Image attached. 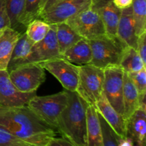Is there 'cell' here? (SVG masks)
<instances>
[{
	"instance_id": "9",
	"label": "cell",
	"mask_w": 146,
	"mask_h": 146,
	"mask_svg": "<svg viewBox=\"0 0 146 146\" xmlns=\"http://www.w3.org/2000/svg\"><path fill=\"white\" fill-rule=\"evenodd\" d=\"M40 65L56 78L66 91H76L79 78V66L71 64L61 56L41 63Z\"/></svg>"
},
{
	"instance_id": "14",
	"label": "cell",
	"mask_w": 146,
	"mask_h": 146,
	"mask_svg": "<svg viewBox=\"0 0 146 146\" xmlns=\"http://www.w3.org/2000/svg\"><path fill=\"white\" fill-rule=\"evenodd\" d=\"M95 108L118 136H126V120L113 108L104 92L96 103Z\"/></svg>"
},
{
	"instance_id": "36",
	"label": "cell",
	"mask_w": 146,
	"mask_h": 146,
	"mask_svg": "<svg viewBox=\"0 0 146 146\" xmlns=\"http://www.w3.org/2000/svg\"><path fill=\"white\" fill-rule=\"evenodd\" d=\"M118 146H135L133 141L127 137L121 138L119 137L118 141Z\"/></svg>"
},
{
	"instance_id": "16",
	"label": "cell",
	"mask_w": 146,
	"mask_h": 146,
	"mask_svg": "<svg viewBox=\"0 0 146 146\" xmlns=\"http://www.w3.org/2000/svg\"><path fill=\"white\" fill-rule=\"evenodd\" d=\"M117 37L126 46L137 48L138 36L135 33L131 6L121 11L117 29Z\"/></svg>"
},
{
	"instance_id": "22",
	"label": "cell",
	"mask_w": 146,
	"mask_h": 146,
	"mask_svg": "<svg viewBox=\"0 0 146 146\" xmlns=\"http://www.w3.org/2000/svg\"><path fill=\"white\" fill-rule=\"evenodd\" d=\"M82 37L66 22L56 24V40L61 56Z\"/></svg>"
},
{
	"instance_id": "15",
	"label": "cell",
	"mask_w": 146,
	"mask_h": 146,
	"mask_svg": "<svg viewBox=\"0 0 146 146\" xmlns=\"http://www.w3.org/2000/svg\"><path fill=\"white\" fill-rule=\"evenodd\" d=\"M146 109L138 108L126 120V136L135 146L146 145Z\"/></svg>"
},
{
	"instance_id": "34",
	"label": "cell",
	"mask_w": 146,
	"mask_h": 146,
	"mask_svg": "<svg viewBox=\"0 0 146 146\" xmlns=\"http://www.w3.org/2000/svg\"><path fill=\"white\" fill-rule=\"evenodd\" d=\"M61 1H62V0H43L42 5H41V15L44 14V13L46 12L48 9H50L51 7H54L55 4L60 2Z\"/></svg>"
},
{
	"instance_id": "33",
	"label": "cell",
	"mask_w": 146,
	"mask_h": 146,
	"mask_svg": "<svg viewBox=\"0 0 146 146\" xmlns=\"http://www.w3.org/2000/svg\"><path fill=\"white\" fill-rule=\"evenodd\" d=\"M45 146H75L68 140L64 138L53 137L49 140Z\"/></svg>"
},
{
	"instance_id": "8",
	"label": "cell",
	"mask_w": 146,
	"mask_h": 146,
	"mask_svg": "<svg viewBox=\"0 0 146 146\" xmlns=\"http://www.w3.org/2000/svg\"><path fill=\"white\" fill-rule=\"evenodd\" d=\"M103 92L113 108L123 116V75L124 71L119 65H111L104 69Z\"/></svg>"
},
{
	"instance_id": "2",
	"label": "cell",
	"mask_w": 146,
	"mask_h": 146,
	"mask_svg": "<svg viewBox=\"0 0 146 146\" xmlns=\"http://www.w3.org/2000/svg\"><path fill=\"white\" fill-rule=\"evenodd\" d=\"M68 104L57 122L56 131L75 146H87L88 104L76 91H68Z\"/></svg>"
},
{
	"instance_id": "19",
	"label": "cell",
	"mask_w": 146,
	"mask_h": 146,
	"mask_svg": "<svg viewBox=\"0 0 146 146\" xmlns=\"http://www.w3.org/2000/svg\"><path fill=\"white\" fill-rule=\"evenodd\" d=\"M87 146H104V139L98 111L95 106L88 105L86 108Z\"/></svg>"
},
{
	"instance_id": "18",
	"label": "cell",
	"mask_w": 146,
	"mask_h": 146,
	"mask_svg": "<svg viewBox=\"0 0 146 146\" xmlns=\"http://www.w3.org/2000/svg\"><path fill=\"white\" fill-rule=\"evenodd\" d=\"M21 34V32L9 27L0 35V71L7 70L14 47Z\"/></svg>"
},
{
	"instance_id": "3",
	"label": "cell",
	"mask_w": 146,
	"mask_h": 146,
	"mask_svg": "<svg viewBox=\"0 0 146 146\" xmlns=\"http://www.w3.org/2000/svg\"><path fill=\"white\" fill-rule=\"evenodd\" d=\"M68 104V92L65 90L52 95L34 96L27 106L41 121L56 131L58 118Z\"/></svg>"
},
{
	"instance_id": "12",
	"label": "cell",
	"mask_w": 146,
	"mask_h": 146,
	"mask_svg": "<svg viewBox=\"0 0 146 146\" xmlns=\"http://www.w3.org/2000/svg\"><path fill=\"white\" fill-rule=\"evenodd\" d=\"M36 91L24 93L19 91L11 82L7 70L0 71V107L27 106Z\"/></svg>"
},
{
	"instance_id": "25",
	"label": "cell",
	"mask_w": 146,
	"mask_h": 146,
	"mask_svg": "<svg viewBox=\"0 0 146 146\" xmlns=\"http://www.w3.org/2000/svg\"><path fill=\"white\" fill-rule=\"evenodd\" d=\"M42 2L43 0H26L24 9L19 19L21 28H26L29 23L38 19L41 15Z\"/></svg>"
},
{
	"instance_id": "20",
	"label": "cell",
	"mask_w": 146,
	"mask_h": 146,
	"mask_svg": "<svg viewBox=\"0 0 146 146\" xmlns=\"http://www.w3.org/2000/svg\"><path fill=\"white\" fill-rule=\"evenodd\" d=\"M123 117L128 119L140 106V97L136 88L131 81L128 73L123 75Z\"/></svg>"
},
{
	"instance_id": "13",
	"label": "cell",
	"mask_w": 146,
	"mask_h": 146,
	"mask_svg": "<svg viewBox=\"0 0 146 146\" xmlns=\"http://www.w3.org/2000/svg\"><path fill=\"white\" fill-rule=\"evenodd\" d=\"M91 9L96 11L102 19L106 32L111 37H117V29L121 11L113 0H92Z\"/></svg>"
},
{
	"instance_id": "23",
	"label": "cell",
	"mask_w": 146,
	"mask_h": 146,
	"mask_svg": "<svg viewBox=\"0 0 146 146\" xmlns=\"http://www.w3.org/2000/svg\"><path fill=\"white\" fill-rule=\"evenodd\" d=\"M119 66L123 68L124 72L132 73L145 68L146 65L144 64L136 49L126 46L123 53Z\"/></svg>"
},
{
	"instance_id": "21",
	"label": "cell",
	"mask_w": 146,
	"mask_h": 146,
	"mask_svg": "<svg viewBox=\"0 0 146 146\" xmlns=\"http://www.w3.org/2000/svg\"><path fill=\"white\" fill-rule=\"evenodd\" d=\"M34 44L25 32L23 34L21 33L13 49L11 58L7 67L8 72L15 68L17 66L19 65L27 58Z\"/></svg>"
},
{
	"instance_id": "24",
	"label": "cell",
	"mask_w": 146,
	"mask_h": 146,
	"mask_svg": "<svg viewBox=\"0 0 146 146\" xmlns=\"http://www.w3.org/2000/svg\"><path fill=\"white\" fill-rule=\"evenodd\" d=\"M133 19L137 36L146 32V0H133Z\"/></svg>"
},
{
	"instance_id": "29",
	"label": "cell",
	"mask_w": 146,
	"mask_h": 146,
	"mask_svg": "<svg viewBox=\"0 0 146 146\" xmlns=\"http://www.w3.org/2000/svg\"><path fill=\"white\" fill-rule=\"evenodd\" d=\"M98 114L102 129L104 146H118V141L120 136L115 133V131L98 113Z\"/></svg>"
},
{
	"instance_id": "35",
	"label": "cell",
	"mask_w": 146,
	"mask_h": 146,
	"mask_svg": "<svg viewBox=\"0 0 146 146\" xmlns=\"http://www.w3.org/2000/svg\"><path fill=\"white\" fill-rule=\"evenodd\" d=\"M115 5L120 9H124L132 5L133 0H113Z\"/></svg>"
},
{
	"instance_id": "32",
	"label": "cell",
	"mask_w": 146,
	"mask_h": 146,
	"mask_svg": "<svg viewBox=\"0 0 146 146\" xmlns=\"http://www.w3.org/2000/svg\"><path fill=\"white\" fill-rule=\"evenodd\" d=\"M146 32L141 34L138 37L137 41V51L141 56V59L143 61L144 64L146 65Z\"/></svg>"
},
{
	"instance_id": "1",
	"label": "cell",
	"mask_w": 146,
	"mask_h": 146,
	"mask_svg": "<svg viewBox=\"0 0 146 146\" xmlns=\"http://www.w3.org/2000/svg\"><path fill=\"white\" fill-rule=\"evenodd\" d=\"M0 128L28 143L45 146L56 131L41 121L27 106L0 107Z\"/></svg>"
},
{
	"instance_id": "27",
	"label": "cell",
	"mask_w": 146,
	"mask_h": 146,
	"mask_svg": "<svg viewBox=\"0 0 146 146\" xmlns=\"http://www.w3.org/2000/svg\"><path fill=\"white\" fill-rule=\"evenodd\" d=\"M26 0H6L7 12L11 22V28L20 31L19 19L24 9ZM21 32V31H20Z\"/></svg>"
},
{
	"instance_id": "7",
	"label": "cell",
	"mask_w": 146,
	"mask_h": 146,
	"mask_svg": "<svg viewBox=\"0 0 146 146\" xmlns=\"http://www.w3.org/2000/svg\"><path fill=\"white\" fill-rule=\"evenodd\" d=\"M66 23L78 35L88 40L106 35L102 19L91 7L68 19Z\"/></svg>"
},
{
	"instance_id": "6",
	"label": "cell",
	"mask_w": 146,
	"mask_h": 146,
	"mask_svg": "<svg viewBox=\"0 0 146 146\" xmlns=\"http://www.w3.org/2000/svg\"><path fill=\"white\" fill-rule=\"evenodd\" d=\"M9 75L16 88L24 93L36 91L46 79L44 68L36 63L17 66L9 71Z\"/></svg>"
},
{
	"instance_id": "37",
	"label": "cell",
	"mask_w": 146,
	"mask_h": 146,
	"mask_svg": "<svg viewBox=\"0 0 146 146\" xmlns=\"http://www.w3.org/2000/svg\"><path fill=\"white\" fill-rule=\"evenodd\" d=\"M19 146H37V145H32V144H27V145H19Z\"/></svg>"
},
{
	"instance_id": "28",
	"label": "cell",
	"mask_w": 146,
	"mask_h": 146,
	"mask_svg": "<svg viewBox=\"0 0 146 146\" xmlns=\"http://www.w3.org/2000/svg\"><path fill=\"white\" fill-rule=\"evenodd\" d=\"M131 81L138 91L140 97V105L145 104L146 95V70L145 68L136 72L128 73Z\"/></svg>"
},
{
	"instance_id": "17",
	"label": "cell",
	"mask_w": 146,
	"mask_h": 146,
	"mask_svg": "<svg viewBox=\"0 0 146 146\" xmlns=\"http://www.w3.org/2000/svg\"><path fill=\"white\" fill-rule=\"evenodd\" d=\"M61 56L75 65L89 64L92 60V51L89 40L84 38H81Z\"/></svg>"
},
{
	"instance_id": "10",
	"label": "cell",
	"mask_w": 146,
	"mask_h": 146,
	"mask_svg": "<svg viewBox=\"0 0 146 146\" xmlns=\"http://www.w3.org/2000/svg\"><path fill=\"white\" fill-rule=\"evenodd\" d=\"M92 0H62L41 14L38 19L49 24L66 22L68 19L91 7Z\"/></svg>"
},
{
	"instance_id": "11",
	"label": "cell",
	"mask_w": 146,
	"mask_h": 146,
	"mask_svg": "<svg viewBox=\"0 0 146 146\" xmlns=\"http://www.w3.org/2000/svg\"><path fill=\"white\" fill-rule=\"evenodd\" d=\"M50 25L46 36L41 41L33 45L29 54L19 65L29 63L41 64L61 56L56 40V24Z\"/></svg>"
},
{
	"instance_id": "31",
	"label": "cell",
	"mask_w": 146,
	"mask_h": 146,
	"mask_svg": "<svg viewBox=\"0 0 146 146\" xmlns=\"http://www.w3.org/2000/svg\"><path fill=\"white\" fill-rule=\"evenodd\" d=\"M11 27L9 17L6 5V0H0V31Z\"/></svg>"
},
{
	"instance_id": "38",
	"label": "cell",
	"mask_w": 146,
	"mask_h": 146,
	"mask_svg": "<svg viewBox=\"0 0 146 146\" xmlns=\"http://www.w3.org/2000/svg\"><path fill=\"white\" fill-rule=\"evenodd\" d=\"M2 31H0V35H1V33H2Z\"/></svg>"
},
{
	"instance_id": "4",
	"label": "cell",
	"mask_w": 146,
	"mask_h": 146,
	"mask_svg": "<svg viewBox=\"0 0 146 146\" xmlns=\"http://www.w3.org/2000/svg\"><path fill=\"white\" fill-rule=\"evenodd\" d=\"M92 60L89 64L104 69L111 65H119L126 46L118 37L104 35L89 40Z\"/></svg>"
},
{
	"instance_id": "26",
	"label": "cell",
	"mask_w": 146,
	"mask_h": 146,
	"mask_svg": "<svg viewBox=\"0 0 146 146\" xmlns=\"http://www.w3.org/2000/svg\"><path fill=\"white\" fill-rule=\"evenodd\" d=\"M50 24L40 19H36L29 23L26 27L25 33L34 44L41 41L48 34Z\"/></svg>"
},
{
	"instance_id": "5",
	"label": "cell",
	"mask_w": 146,
	"mask_h": 146,
	"mask_svg": "<svg viewBox=\"0 0 146 146\" xmlns=\"http://www.w3.org/2000/svg\"><path fill=\"white\" fill-rule=\"evenodd\" d=\"M104 69L91 64L79 66V78L76 92L88 104L95 106L103 93Z\"/></svg>"
},
{
	"instance_id": "30",
	"label": "cell",
	"mask_w": 146,
	"mask_h": 146,
	"mask_svg": "<svg viewBox=\"0 0 146 146\" xmlns=\"http://www.w3.org/2000/svg\"><path fill=\"white\" fill-rule=\"evenodd\" d=\"M30 144L11 135L7 131L0 128V146H19Z\"/></svg>"
}]
</instances>
